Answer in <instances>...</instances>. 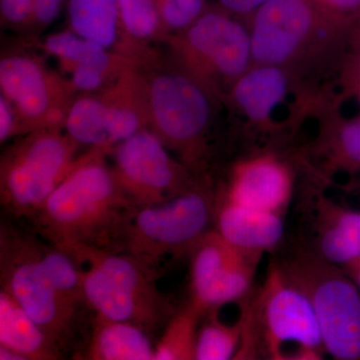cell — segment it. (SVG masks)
Masks as SVG:
<instances>
[{
  "label": "cell",
  "mask_w": 360,
  "mask_h": 360,
  "mask_svg": "<svg viewBox=\"0 0 360 360\" xmlns=\"http://www.w3.org/2000/svg\"><path fill=\"white\" fill-rule=\"evenodd\" d=\"M89 148L32 219V231L58 248L86 245L120 252L134 203L118 184L108 153Z\"/></svg>",
  "instance_id": "1"
},
{
  "label": "cell",
  "mask_w": 360,
  "mask_h": 360,
  "mask_svg": "<svg viewBox=\"0 0 360 360\" xmlns=\"http://www.w3.org/2000/svg\"><path fill=\"white\" fill-rule=\"evenodd\" d=\"M253 63L281 66L303 84L328 91L322 82L335 78L352 32L328 18L312 0H269L245 20Z\"/></svg>",
  "instance_id": "2"
},
{
  "label": "cell",
  "mask_w": 360,
  "mask_h": 360,
  "mask_svg": "<svg viewBox=\"0 0 360 360\" xmlns=\"http://www.w3.org/2000/svg\"><path fill=\"white\" fill-rule=\"evenodd\" d=\"M139 66L148 94V129L193 174L205 179L221 101L167 51H158Z\"/></svg>",
  "instance_id": "3"
},
{
  "label": "cell",
  "mask_w": 360,
  "mask_h": 360,
  "mask_svg": "<svg viewBox=\"0 0 360 360\" xmlns=\"http://www.w3.org/2000/svg\"><path fill=\"white\" fill-rule=\"evenodd\" d=\"M243 338L236 359L317 360L326 355L309 298L270 262L264 283L240 302Z\"/></svg>",
  "instance_id": "4"
},
{
  "label": "cell",
  "mask_w": 360,
  "mask_h": 360,
  "mask_svg": "<svg viewBox=\"0 0 360 360\" xmlns=\"http://www.w3.org/2000/svg\"><path fill=\"white\" fill-rule=\"evenodd\" d=\"M63 250L79 267L85 302L96 316L130 322L151 335L176 311L158 290V274L127 253L86 245Z\"/></svg>",
  "instance_id": "5"
},
{
  "label": "cell",
  "mask_w": 360,
  "mask_h": 360,
  "mask_svg": "<svg viewBox=\"0 0 360 360\" xmlns=\"http://www.w3.org/2000/svg\"><path fill=\"white\" fill-rule=\"evenodd\" d=\"M39 234L11 224L0 227V283L63 352L75 343L78 315L85 305L70 297L42 257Z\"/></svg>",
  "instance_id": "6"
},
{
  "label": "cell",
  "mask_w": 360,
  "mask_h": 360,
  "mask_svg": "<svg viewBox=\"0 0 360 360\" xmlns=\"http://www.w3.org/2000/svg\"><path fill=\"white\" fill-rule=\"evenodd\" d=\"M276 264L309 298L319 319L326 354L360 359V290L338 265L319 257L300 236L283 241Z\"/></svg>",
  "instance_id": "7"
},
{
  "label": "cell",
  "mask_w": 360,
  "mask_h": 360,
  "mask_svg": "<svg viewBox=\"0 0 360 360\" xmlns=\"http://www.w3.org/2000/svg\"><path fill=\"white\" fill-rule=\"evenodd\" d=\"M170 58L224 104L233 84L253 65L245 21L210 2L193 25L165 42Z\"/></svg>",
  "instance_id": "8"
},
{
  "label": "cell",
  "mask_w": 360,
  "mask_h": 360,
  "mask_svg": "<svg viewBox=\"0 0 360 360\" xmlns=\"http://www.w3.org/2000/svg\"><path fill=\"white\" fill-rule=\"evenodd\" d=\"M79 148L60 129L16 139L0 158V200L7 214L32 219L75 167Z\"/></svg>",
  "instance_id": "9"
},
{
  "label": "cell",
  "mask_w": 360,
  "mask_h": 360,
  "mask_svg": "<svg viewBox=\"0 0 360 360\" xmlns=\"http://www.w3.org/2000/svg\"><path fill=\"white\" fill-rule=\"evenodd\" d=\"M217 203L206 182L172 200L135 210L120 252L158 274L167 260L189 255L215 225Z\"/></svg>",
  "instance_id": "10"
},
{
  "label": "cell",
  "mask_w": 360,
  "mask_h": 360,
  "mask_svg": "<svg viewBox=\"0 0 360 360\" xmlns=\"http://www.w3.org/2000/svg\"><path fill=\"white\" fill-rule=\"evenodd\" d=\"M326 96L285 68L253 63L229 90L224 105L253 130L278 137L314 118Z\"/></svg>",
  "instance_id": "11"
},
{
  "label": "cell",
  "mask_w": 360,
  "mask_h": 360,
  "mask_svg": "<svg viewBox=\"0 0 360 360\" xmlns=\"http://www.w3.org/2000/svg\"><path fill=\"white\" fill-rule=\"evenodd\" d=\"M108 158L118 184L137 208L172 200L205 182L149 129L111 148Z\"/></svg>",
  "instance_id": "12"
},
{
  "label": "cell",
  "mask_w": 360,
  "mask_h": 360,
  "mask_svg": "<svg viewBox=\"0 0 360 360\" xmlns=\"http://www.w3.org/2000/svg\"><path fill=\"white\" fill-rule=\"evenodd\" d=\"M0 94L20 113L28 134L65 129L68 110L78 96L70 78L26 51H7L1 56Z\"/></svg>",
  "instance_id": "13"
},
{
  "label": "cell",
  "mask_w": 360,
  "mask_h": 360,
  "mask_svg": "<svg viewBox=\"0 0 360 360\" xmlns=\"http://www.w3.org/2000/svg\"><path fill=\"white\" fill-rule=\"evenodd\" d=\"M191 257V300L203 314L241 302L253 291L260 253L229 245L212 229L194 246Z\"/></svg>",
  "instance_id": "14"
},
{
  "label": "cell",
  "mask_w": 360,
  "mask_h": 360,
  "mask_svg": "<svg viewBox=\"0 0 360 360\" xmlns=\"http://www.w3.org/2000/svg\"><path fill=\"white\" fill-rule=\"evenodd\" d=\"M341 103L340 98L329 97L322 103L314 117L316 136L295 158L316 188L326 186L336 172L360 170V115L345 117Z\"/></svg>",
  "instance_id": "15"
},
{
  "label": "cell",
  "mask_w": 360,
  "mask_h": 360,
  "mask_svg": "<svg viewBox=\"0 0 360 360\" xmlns=\"http://www.w3.org/2000/svg\"><path fill=\"white\" fill-rule=\"evenodd\" d=\"M90 103L99 148H113L148 129V94L139 65L127 68L110 86L91 94Z\"/></svg>",
  "instance_id": "16"
},
{
  "label": "cell",
  "mask_w": 360,
  "mask_h": 360,
  "mask_svg": "<svg viewBox=\"0 0 360 360\" xmlns=\"http://www.w3.org/2000/svg\"><path fill=\"white\" fill-rule=\"evenodd\" d=\"M295 170L271 151L253 155L232 167L220 200L283 215L295 191Z\"/></svg>",
  "instance_id": "17"
},
{
  "label": "cell",
  "mask_w": 360,
  "mask_h": 360,
  "mask_svg": "<svg viewBox=\"0 0 360 360\" xmlns=\"http://www.w3.org/2000/svg\"><path fill=\"white\" fill-rule=\"evenodd\" d=\"M310 234L303 238L319 255L330 264L352 265L360 259V212L342 210L329 202L322 191L312 189Z\"/></svg>",
  "instance_id": "18"
},
{
  "label": "cell",
  "mask_w": 360,
  "mask_h": 360,
  "mask_svg": "<svg viewBox=\"0 0 360 360\" xmlns=\"http://www.w3.org/2000/svg\"><path fill=\"white\" fill-rule=\"evenodd\" d=\"M68 28L105 49L142 63L155 46L134 41L123 26L118 0H68Z\"/></svg>",
  "instance_id": "19"
},
{
  "label": "cell",
  "mask_w": 360,
  "mask_h": 360,
  "mask_svg": "<svg viewBox=\"0 0 360 360\" xmlns=\"http://www.w3.org/2000/svg\"><path fill=\"white\" fill-rule=\"evenodd\" d=\"M214 229L229 245L246 252H274L285 240L283 215L217 200Z\"/></svg>",
  "instance_id": "20"
},
{
  "label": "cell",
  "mask_w": 360,
  "mask_h": 360,
  "mask_svg": "<svg viewBox=\"0 0 360 360\" xmlns=\"http://www.w3.org/2000/svg\"><path fill=\"white\" fill-rule=\"evenodd\" d=\"M39 47L58 61L59 71L65 75L77 70H92L118 77L130 66L139 65L134 59L111 51L68 28L44 37Z\"/></svg>",
  "instance_id": "21"
},
{
  "label": "cell",
  "mask_w": 360,
  "mask_h": 360,
  "mask_svg": "<svg viewBox=\"0 0 360 360\" xmlns=\"http://www.w3.org/2000/svg\"><path fill=\"white\" fill-rule=\"evenodd\" d=\"M0 345L20 352L26 360L63 359L65 354L4 290H0Z\"/></svg>",
  "instance_id": "22"
},
{
  "label": "cell",
  "mask_w": 360,
  "mask_h": 360,
  "mask_svg": "<svg viewBox=\"0 0 360 360\" xmlns=\"http://www.w3.org/2000/svg\"><path fill=\"white\" fill-rule=\"evenodd\" d=\"M84 359L155 360V348L148 331L141 326L96 315Z\"/></svg>",
  "instance_id": "23"
},
{
  "label": "cell",
  "mask_w": 360,
  "mask_h": 360,
  "mask_svg": "<svg viewBox=\"0 0 360 360\" xmlns=\"http://www.w3.org/2000/svg\"><path fill=\"white\" fill-rule=\"evenodd\" d=\"M205 314L188 302L176 309L155 347V360H195L196 343Z\"/></svg>",
  "instance_id": "24"
},
{
  "label": "cell",
  "mask_w": 360,
  "mask_h": 360,
  "mask_svg": "<svg viewBox=\"0 0 360 360\" xmlns=\"http://www.w3.org/2000/svg\"><path fill=\"white\" fill-rule=\"evenodd\" d=\"M219 309L206 312L200 322L195 360L236 359L243 338V319L233 324L219 319Z\"/></svg>",
  "instance_id": "25"
},
{
  "label": "cell",
  "mask_w": 360,
  "mask_h": 360,
  "mask_svg": "<svg viewBox=\"0 0 360 360\" xmlns=\"http://www.w3.org/2000/svg\"><path fill=\"white\" fill-rule=\"evenodd\" d=\"M125 32L130 39L146 46L165 44L163 30L155 0H118Z\"/></svg>",
  "instance_id": "26"
},
{
  "label": "cell",
  "mask_w": 360,
  "mask_h": 360,
  "mask_svg": "<svg viewBox=\"0 0 360 360\" xmlns=\"http://www.w3.org/2000/svg\"><path fill=\"white\" fill-rule=\"evenodd\" d=\"M167 39L184 32L205 13L210 0H155Z\"/></svg>",
  "instance_id": "27"
},
{
  "label": "cell",
  "mask_w": 360,
  "mask_h": 360,
  "mask_svg": "<svg viewBox=\"0 0 360 360\" xmlns=\"http://www.w3.org/2000/svg\"><path fill=\"white\" fill-rule=\"evenodd\" d=\"M340 98H354L360 110V23L350 37L335 77Z\"/></svg>",
  "instance_id": "28"
},
{
  "label": "cell",
  "mask_w": 360,
  "mask_h": 360,
  "mask_svg": "<svg viewBox=\"0 0 360 360\" xmlns=\"http://www.w3.org/2000/svg\"><path fill=\"white\" fill-rule=\"evenodd\" d=\"M33 0H0L2 25L15 32L30 33Z\"/></svg>",
  "instance_id": "29"
},
{
  "label": "cell",
  "mask_w": 360,
  "mask_h": 360,
  "mask_svg": "<svg viewBox=\"0 0 360 360\" xmlns=\"http://www.w3.org/2000/svg\"><path fill=\"white\" fill-rule=\"evenodd\" d=\"M68 0H33L32 25L28 34L37 35L44 32L66 9Z\"/></svg>",
  "instance_id": "30"
},
{
  "label": "cell",
  "mask_w": 360,
  "mask_h": 360,
  "mask_svg": "<svg viewBox=\"0 0 360 360\" xmlns=\"http://www.w3.org/2000/svg\"><path fill=\"white\" fill-rule=\"evenodd\" d=\"M315 6L340 22L349 25L360 23V0H312Z\"/></svg>",
  "instance_id": "31"
},
{
  "label": "cell",
  "mask_w": 360,
  "mask_h": 360,
  "mask_svg": "<svg viewBox=\"0 0 360 360\" xmlns=\"http://www.w3.org/2000/svg\"><path fill=\"white\" fill-rule=\"evenodd\" d=\"M28 134L22 118L6 97L0 94V142L1 144Z\"/></svg>",
  "instance_id": "32"
},
{
  "label": "cell",
  "mask_w": 360,
  "mask_h": 360,
  "mask_svg": "<svg viewBox=\"0 0 360 360\" xmlns=\"http://www.w3.org/2000/svg\"><path fill=\"white\" fill-rule=\"evenodd\" d=\"M267 1L269 0H215L214 4L232 15L245 21Z\"/></svg>",
  "instance_id": "33"
},
{
  "label": "cell",
  "mask_w": 360,
  "mask_h": 360,
  "mask_svg": "<svg viewBox=\"0 0 360 360\" xmlns=\"http://www.w3.org/2000/svg\"><path fill=\"white\" fill-rule=\"evenodd\" d=\"M0 359L1 360H26L20 352L0 345Z\"/></svg>",
  "instance_id": "34"
},
{
  "label": "cell",
  "mask_w": 360,
  "mask_h": 360,
  "mask_svg": "<svg viewBox=\"0 0 360 360\" xmlns=\"http://www.w3.org/2000/svg\"><path fill=\"white\" fill-rule=\"evenodd\" d=\"M356 269H355L354 276H355V281H356L357 288H359L360 290V259L359 262H354V264Z\"/></svg>",
  "instance_id": "35"
}]
</instances>
